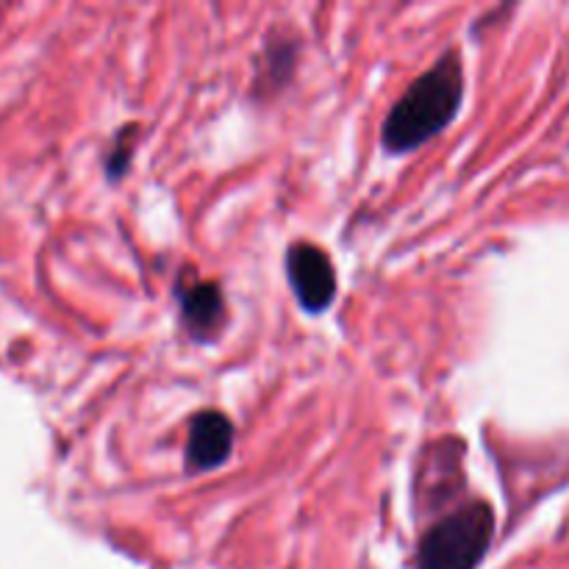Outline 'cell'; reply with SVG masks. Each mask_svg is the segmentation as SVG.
Segmentation results:
<instances>
[{
  "mask_svg": "<svg viewBox=\"0 0 569 569\" xmlns=\"http://www.w3.org/2000/svg\"><path fill=\"white\" fill-rule=\"evenodd\" d=\"M133 139H137V128H122V131L117 133L114 144H111V150H109V172L114 178L126 172L128 159H131V153H133Z\"/></svg>",
  "mask_w": 569,
  "mask_h": 569,
  "instance_id": "obj_7",
  "label": "cell"
},
{
  "mask_svg": "<svg viewBox=\"0 0 569 569\" xmlns=\"http://www.w3.org/2000/svg\"><path fill=\"white\" fill-rule=\"evenodd\" d=\"M181 322L194 339L206 342L220 333L226 320V298L222 289L211 281H194L192 287L181 289Z\"/></svg>",
  "mask_w": 569,
  "mask_h": 569,
  "instance_id": "obj_5",
  "label": "cell"
},
{
  "mask_svg": "<svg viewBox=\"0 0 569 569\" xmlns=\"http://www.w3.org/2000/svg\"><path fill=\"white\" fill-rule=\"evenodd\" d=\"M233 450V426L222 411L206 409L189 426L187 450H183V461H187L189 472H209L217 470L228 461Z\"/></svg>",
  "mask_w": 569,
  "mask_h": 569,
  "instance_id": "obj_4",
  "label": "cell"
},
{
  "mask_svg": "<svg viewBox=\"0 0 569 569\" xmlns=\"http://www.w3.org/2000/svg\"><path fill=\"white\" fill-rule=\"evenodd\" d=\"M295 53H298V44L295 42H270L267 44V59L261 67V78L267 81H276V83H283V78H287V72H292L295 67Z\"/></svg>",
  "mask_w": 569,
  "mask_h": 569,
  "instance_id": "obj_6",
  "label": "cell"
},
{
  "mask_svg": "<svg viewBox=\"0 0 569 569\" xmlns=\"http://www.w3.org/2000/svg\"><path fill=\"white\" fill-rule=\"evenodd\" d=\"M495 537V511L483 500H470L453 515L428 528L417 553L420 569H476Z\"/></svg>",
  "mask_w": 569,
  "mask_h": 569,
  "instance_id": "obj_2",
  "label": "cell"
},
{
  "mask_svg": "<svg viewBox=\"0 0 569 569\" xmlns=\"http://www.w3.org/2000/svg\"><path fill=\"white\" fill-rule=\"evenodd\" d=\"M465 98V70L456 50H448L428 72H422L389 109L381 128V144L400 156L417 150L456 120Z\"/></svg>",
  "mask_w": 569,
  "mask_h": 569,
  "instance_id": "obj_1",
  "label": "cell"
},
{
  "mask_svg": "<svg viewBox=\"0 0 569 569\" xmlns=\"http://www.w3.org/2000/svg\"><path fill=\"white\" fill-rule=\"evenodd\" d=\"M287 276L298 303L311 315L326 311L337 298V270L317 244L295 242L287 250Z\"/></svg>",
  "mask_w": 569,
  "mask_h": 569,
  "instance_id": "obj_3",
  "label": "cell"
}]
</instances>
